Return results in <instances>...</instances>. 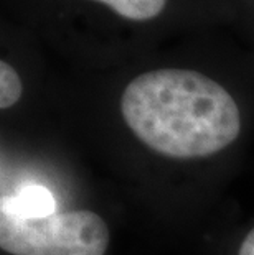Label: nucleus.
Listing matches in <instances>:
<instances>
[{
	"label": "nucleus",
	"mask_w": 254,
	"mask_h": 255,
	"mask_svg": "<svg viewBox=\"0 0 254 255\" xmlns=\"http://www.w3.org/2000/svg\"><path fill=\"white\" fill-rule=\"evenodd\" d=\"M121 114L145 146L178 160L212 156L241 132V112L233 96L193 69L139 74L122 92Z\"/></svg>",
	"instance_id": "nucleus-1"
},
{
	"label": "nucleus",
	"mask_w": 254,
	"mask_h": 255,
	"mask_svg": "<svg viewBox=\"0 0 254 255\" xmlns=\"http://www.w3.org/2000/svg\"><path fill=\"white\" fill-rule=\"evenodd\" d=\"M23 86L21 79L12 64L5 59L0 61V109H10L20 101Z\"/></svg>",
	"instance_id": "nucleus-5"
},
{
	"label": "nucleus",
	"mask_w": 254,
	"mask_h": 255,
	"mask_svg": "<svg viewBox=\"0 0 254 255\" xmlns=\"http://www.w3.org/2000/svg\"><path fill=\"white\" fill-rule=\"evenodd\" d=\"M112 10L124 20L149 21L157 18L167 7V0H94Z\"/></svg>",
	"instance_id": "nucleus-4"
},
{
	"label": "nucleus",
	"mask_w": 254,
	"mask_h": 255,
	"mask_svg": "<svg viewBox=\"0 0 254 255\" xmlns=\"http://www.w3.org/2000/svg\"><path fill=\"white\" fill-rule=\"evenodd\" d=\"M109 227L93 211L21 219L0 213V247L12 255H104Z\"/></svg>",
	"instance_id": "nucleus-2"
},
{
	"label": "nucleus",
	"mask_w": 254,
	"mask_h": 255,
	"mask_svg": "<svg viewBox=\"0 0 254 255\" xmlns=\"http://www.w3.org/2000/svg\"><path fill=\"white\" fill-rule=\"evenodd\" d=\"M56 201L50 189L33 184L18 191L15 196H3L0 213L21 219H40L56 214Z\"/></svg>",
	"instance_id": "nucleus-3"
},
{
	"label": "nucleus",
	"mask_w": 254,
	"mask_h": 255,
	"mask_svg": "<svg viewBox=\"0 0 254 255\" xmlns=\"http://www.w3.org/2000/svg\"><path fill=\"white\" fill-rule=\"evenodd\" d=\"M238 255H254V227L246 234L245 241L241 242L240 254Z\"/></svg>",
	"instance_id": "nucleus-6"
}]
</instances>
